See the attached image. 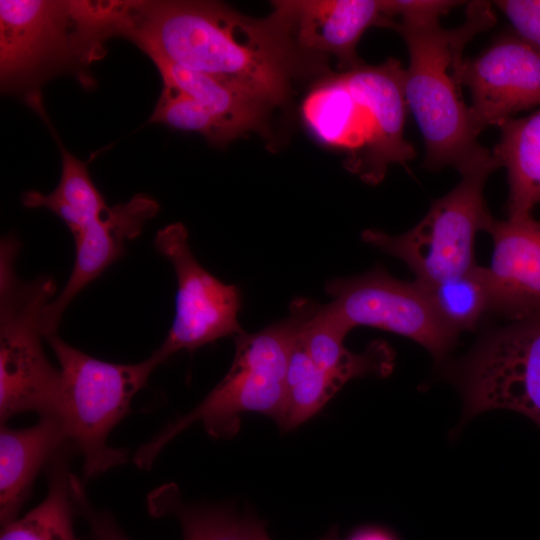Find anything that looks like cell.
<instances>
[{"instance_id":"3","label":"cell","mask_w":540,"mask_h":540,"mask_svg":"<svg viewBox=\"0 0 540 540\" xmlns=\"http://www.w3.org/2000/svg\"><path fill=\"white\" fill-rule=\"evenodd\" d=\"M403 84L401 62L388 58L332 75L311 101V135L343 151L345 168L365 183H380L391 164H405L416 155L404 137L408 108Z\"/></svg>"},{"instance_id":"5","label":"cell","mask_w":540,"mask_h":540,"mask_svg":"<svg viewBox=\"0 0 540 540\" xmlns=\"http://www.w3.org/2000/svg\"><path fill=\"white\" fill-rule=\"evenodd\" d=\"M109 22L103 1H0V76L3 91L40 92L55 73L86 68L105 54Z\"/></svg>"},{"instance_id":"12","label":"cell","mask_w":540,"mask_h":540,"mask_svg":"<svg viewBox=\"0 0 540 540\" xmlns=\"http://www.w3.org/2000/svg\"><path fill=\"white\" fill-rule=\"evenodd\" d=\"M269 17L312 69L333 58L340 71L361 63L357 45L372 26L390 28L385 0H277Z\"/></svg>"},{"instance_id":"22","label":"cell","mask_w":540,"mask_h":540,"mask_svg":"<svg viewBox=\"0 0 540 540\" xmlns=\"http://www.w3.org/2000/svg\"><path fill=\"white\" fill-rule=\"evenodd\" d=\"M345 383L318 368L298 338L292 349L287 374V397L278 420L282 431H290L315 415Z\"/></svg>"},{"instance_id":"21","label":"cell","mask_w":540,"mask_h":540,"mask_svg":"<svg viewBox=\"0 0 540 540\" xmlns=\"http://www.w3.org/2000/svg\"><path fill=\"white\" fill-rule=\"evenodd\" d=\"M67 445L49 463V490L45 499L20 519L2 526L0 540H78L73 530L75 512Z\"/></svg>"},{"instance_id":"2","label":"cell","mask_w":540,"mask_h":540,"mask_svg":"<svg viewBox=\"0 0 540 540\" xmlns=\"http://www.w3.org/2000/svg\"><path fill=\"white\" fill-rule=\"evenodd\" d=\"M495 22L490 2L472 1L464 22L455 28H443L439 20L392 24L408 49L404 94L422 134L424 165L429 169L453 166L461 172L491 153L478 143L462 95L463 52L471 39Z\"/></svg>"},{"instance_id":"7","label":"cell","mask_w":540,"mask_h":540,"mask_svg":"<svg viewBox=\"0 0 540 540\" xmlns=\"http://www.w3.org/2000/svg\"><path fill=\"white\" fill-rule=\"evenodd\" d=\"M46 340L60 366V419L69 444L83 456L84 478L126 463L128 451L108 446L107 437L130 412L132 398L160 360L152 353L135 364L110 363L69 345L57 333Z\"/></svg>"},{"instance_id":"14","label":"cell","mask_w":540,"mask_h":540,"mask_svg":"<svg viewBox=\"0 0 540 540\" xmlns=\"http://www.w3.org/2000/svg\"><path fill=\"white\" fill-rule=\"evenodd\" d=\"M158 203L138 194L129 201L108 207L77 235L75 261L61 293L45 307L42 317L44 337L57 333L61 317L76 295L125 252L127 241L136 238L144 224L154 217Z\"/></svg>"},{"instance_id":"4","label":"cell","mask_w":540,"mask_h":540,"mask_svg":"<svg viewBox=\"0 0 540 540\" xmlns=\"http://www.w3.org/2000/svg\"><path fill=\"white\" fill-rule=\"evenodd\" d=\"M318 303L299 297L289 314L256 333L235 336L231 368L214 389L188 414L168 424L134 455L138 467L149 468L162 448L195 422L214 438H229L239 429L240 416L258 412L280 419L286 402V374L295 341Z\"/></svg>"},{"instance_id":"10","label":"cell","mask_w":540,"mask_h":540,"mask_svg":"<svg viewBox=\"0 0 540 540\" xmlns=\"http://www.w3.org/2000/svg\"><path fill=\"white\" fill-rule=\"evenodd\" d=\"M328 303L351 328L368 326L407 337L434 359H443L458 334L436 313L425 289L416 281H402L383 267L353 277L327 281Z\"/></svg>"},{"instance_id":"23","label":"cell","mask_w":540,"mask_h":540,"mask_svg":"<svg viewBox=\"0 0 540 540\" xmlns=\"http://www.w3.org/2000/svg\"><path fill=\"white\" fill-rule=\"evenodd\" d=\"M419 284L425 289L440 319L456 334L473 329L481 317L492 310L490 283L485 267L476 265L445 280Z\"/></svg>"},{"instance_id":"25","label":"cell","mask_w":540,"mask_h":540,"mask_svg":"<svg viewBox=\"0 0 540 540\" xmlns=\"http://www.w3.org/2000/svg\"><path fill=\"white\" fill-rule=\"evenodd\" d=\"M149 122L198 133L215 146L230 143L221 125L202 105L167 84H163L162 93Z\"/></svg>"},{"instance_id":"16","label":"cell","mask_w":540,"mask_h":540,"mask_svg":"<svg viewBox=\"0 0 540 540\" xmlns=\"http://www.w3.org/2000/svg\"><path fill=\"white\" fill-rule=\"evenodd\" d=\"M69 444L62 421L42 417L35 425L0 432V520L10 523L28 497L32 483L45 464Z\"/></svg>"},{"instance_id":"6","label":"cell","mask_w":540,"mask_h":540,"mask_svg":"<svg viewBox=\"0 0 540 540\" xmlns=\"http://www.w3.org/2000/svg\"><path fill=\"white\" fill-rule=\"evenodd\" d=\"M19 242L5 237L0 259V420L36 412L60 418L61 373L47 359L42 317L56 283L50 277L19 280L14 260Z\"/></svg>"},{"instance_id":"13","label":"cell","mask_w":540,"mask_h":540,"mask_svg":"<svg viewBox=\"0 0 540 540\" xmlns=\"http://www.w3.org/2000/svg\"><path fill=\"white\" fill-rule=\"evenodd\" d=\"M463 84L471 94L478 136L514 115L540 105V52L515 33L498 38L482 54L465 59Z\"/></svg>"},{"instance_id":"9","label":"cell","mask_w":540,"mask_h":540,"mask_svg":"<svg viewBox=\"0 0 540 540\" xmlns=\"http://www.w3.org/2000/svg\"><path fill=\"white\" fill-rule=\"evenodd\" d=\"M452 376L463 395L466 419L507 409L540 427V315L489 334Z\"/></svg>"},{"instance_id":"11","label":"cell","mask_w":540,"mask_h":540,"mask_svg":"<svg viewBox=\"0 0 540 540\" xmlns=\"http://www.w3.org/2000/svg\"><path fill=\"white\" fill-rule=\"evenodd\" d=\"M154 244L172 264L177 278L175 317L163 343L153 352L161 363L177 351H192L242 333L239 288L223 283L200 265L189 246L186 227L180 222L163 227Z\"/></svg>"},{"instance_id":"28","label":"cell","mask_w":540,"mask_h":540,"mask_svg":"<svg viewBox=\"0 0 540 540\" xmlns=\"http://www.w3.org/2000/svg\"><path fill=\"white\" fill-rule=\"evenodd\" d=\"M244 520L248 540H271L260 520L253 516L244 517Z\"/></svg>"},{"instance_id":"26","label":"cell","mask_w":540,"mask_h":540,"mask_svg":"<svg viewBox=\"0 0 540 540\" xmlns=\"http://www.w3.org/2000/svg\"><path fill=\"white\" fill-rule=\"evenodd\" d=\"M70 488L75 513L87 522L92 540H131L120 529L111 514L91 505L83 483L74 474L70 477Z\"/></svg>"},{"instance_id":"20","label":"cell","mask_w":540,"mask_h":540,"mask_svg":"<svg viewBox=\"0 0 540 540\" xmlns=\"http://www.w3.org/2000/svg\"><path fill=\"white\" fill-rule=\"evenodd\" d=\"M62 158L61 176L49 194L27 191L22 203L28 208H46L56 214L73 236L99 218L107 209L104 197L93 183L85 162L69 152L50 126Z\"/></svg>"},{"instance_id":"17","label":"cell","mask_w":540,"mask_h":540,"mask_svg":"<svg viewBox=\"0 0 540 540\" xmlns=\"http://www.w3.org/2000/svg\"><path fill=\"white\" fill-rule=\"evenodd\" d=\"M163 84L192 97L221 125L229 141L263 130L273 109L263 101L216 77L183 68L160 57L150 58Z\"/></svg>"},{"instance_id":"18","label":"cell","mask_w":540,"mask_h":540,"mask_svg":"<svg viewBox=\"0 0 540 540\" xmlns=\"http://www.w3.org/2000/svg\"><path fill=\"white\" fill-rule=\"evenodd\" d=\"M351 330L329 304H318L304 323L300 338L314 364L344 383L366 375L384 377L390 374L394 352L389 345L376 340L361 353L351 352L344 345Z\"/></svg>"},{"instance_id":"15","label":"cell","mask_w":540,"mask_h":540,"mask_svg":"<svg viewBox=\"0 0 540 540\" xmlns=\"http://www.w3.org/2000/svg\"><path fill=\"white\" fill-rule=\"evenodd\" d=\"M485 231L493 241L492 310L513 321L540 315V221L492 218Z\"/></svg>"},{"instance_id":"19","label":"cell","mask_w":540,"mask_h":540,"mask_svg":"<svg viewBox=\"0 0 540 540\" xmlns=\"http://www.w3.org/2000/svg\"><path fill=\"white\" fill-rule=\"evenodd\" d=\"M499 128L500 139L492 154L507 170L508 219L525 218L540 203V109L511 118Z\"/></svg>"},{"instance_id":"1","label":"cell","mask_w":540,"mask_h":540,"mask_svg":"<svg viewBox=\"0 0 540 540\" xmlns=\"http://www.w3.org/2000/svg\"><path fill=\"white\" fill-rule=\"evenodd\" d=\"M114 36L272 108L287 100L297 75L310 71L269 16L251 18L216 1H118Z\"/></svg>"},{"instance_id":"8","label":"cell","mask_w":540,"mask_h":540,"mask_svg":"<svg viewBox=\"0 0 540 540\" xmlns=\"http://www.w3.org/2000/svg\"><path fill=\"white\" fill-rule=\"evenodd\" d=\"M500 167L491 153L460 172V182L433 202L413 228L400 235L365 229L363 242L403 261L416 281L431 284L462 274L477 264L475 238L493 218L484 200L488 176Z\"/></svg>"},{"instance_id":"29","label":"cell","mask_w":540,"mask_h":540,"mask_svg":"<svg viewBox=\"0 0 540 540\" xmlns=\"http://www.w3.org/2000/svg\"><path fill=\"white\" fill-rule=\"evenodd\" d=\"M325 540H336L335 536H328ZM352 540H392L388 535L379 531L363 532L355 536Z\"/></svg>"},{"instance_id":"24","label":"cell","mask_w":540,"mask_h":540,"mask_svg":"<svg viewBox=\"0 0 540 540\" xmlns=\"http://www.w3.org/2000/svg\"><path fill=\"white\" fill-rule=\"evenodd\" d=\"M148 501L155 516L177 517L184 540H248L244 517L221 506L184 505L174 484L158 488Z\"/></svg>"},{"instance_id":"27","label":"cell","mask_w":540,"mask_h":540,"mask_svg":"<svg viewBox=\"0 0 540 540\" xmlns=\"http://www.w3.org/2000/svg\"><path fill=\"white\" fill-rule=\"evenodd\" d=\"M494 4L514 33L540 52V0H499Z\"/></svg>"}]
</instances>
